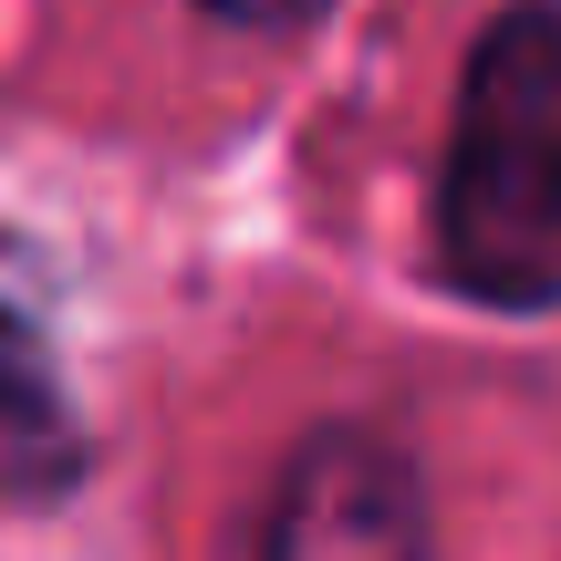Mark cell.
I'll list each match as a JSON object with an SVG mask.
<instances>
[{
  "instance_id": "obj_4",
  "label": "cell",
  "mask_w": 561,
  "mask_h": 561,
  "mask_svg": "<svg viewBox=\"0 0 561 561\" xmlns=\"http://www.w3.org/2000/svg\"><path fill=\"white\" fill-rule=\"evenodd\" d=\"M208 21H240V32H291V21H322L333 0H198Z\"/></svg>"
},
{
  "instance_id": "obj_2",
  "label": "cell",
  "mask_w": 561,
  "mask_h": 561,
  "mask_svg": "<svg viewBox=\"0 0 561 561\" xmlns=\"http://www.w3.org/2000/svg\"><path fill=\"white\" fill-rule=\"evenodd\" d=\"M261 561H437L416 458L385 426H312L280 458Z\"/></svg>"
},
{
  "instance_id": "obj_1",
  "label": "cell",
  "mask_w": 561,
  "mask_h": 561,
  "mask_svg": "<svg viewBox=\"0 0 561 561\" xmlns=\"http://www.w3.org/2000/svg\"><path fill=\"white\" fill-rule=\"evenodd\" d=\"M437 271L479 312L561 301V0L479 32L437 157Z\"/></svg>"
},
{
  "instance_id": "obj_3",
  "label": "cell",
  "mask_w": 561,
  "mask_h": 561,
  "mask_svg": "<svg viewBox=\"0 0 561 561\" xmlns=\"http://www.w3.org/2000/svg\"><path fill=\"white\" fill-rule=\"evenodd\" d=\"M83 468V426L62 396L53 333H42V301L21 280V250H0V489L42 500Z\"/></svg>"
}]
</instances>
